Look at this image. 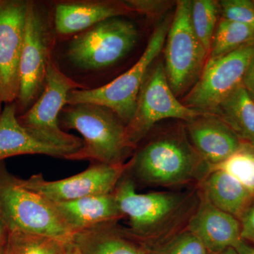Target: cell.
<instances>
[{"instance_id": "6da1fadb", "label": "cell", "mask_w": 254, "mask_h": 254, "mask_svg": "<svg viewBox=\"0 0 254 254\" xmlns=\"http://www.w3.org/2000/svg\"><path fill=\"white\" fill-rule=\"evenodd\" d=\"M210 168L188 136L173 133L156 137L143 145L128 162L127 172L133 181L143 185L170 187L204 178Z\"/></svg>"}, {"instance_id": "7a4b0ae2", "label": "cell", "mask_w": 254, "mask_h": 254, "mask_svg": "<svg viewBox=\"0 0 254 254\" xmlns=\"http://www.w3.org/2000/svg\"><path fill=\"white\" fill-rule=\"evenodd\" d=\"M62 112V121L68 129L83 136L79 150L66 160H91L110 165H125L134 147L127 135V126L113 111L91 103L66 105Z\"/></svg>"}, {"instance_id": "3957f363", "label": "cell", "mask_w": 254, "mask_h": 254, "mask_svg": "<svg viewBox=\"0 0 254 254\" xmlns=\"http://www.w3.org/2000/svg\"><path fill=\"white\" fill-rule=\"evenodd\" d=\"M171 19L165 18L150 36L141 58L131 68L104 86L70 91L67 105L91 103L109 108L127 126L136 110L138 95L152 64L163 49Z\"/></svg>"}, {"instance_id": "277c9868", "label": "cell", "mask_w": 254, "mask_h": 254, "mask_svg": "<svg viewBox=\"0 0 254 254\" xmlns=\"http://www.w3.org/2000/svg\"><path fill=\"white\" fill-rule=\"evenodd\" d=\"M17 177L0 162V213L9 232H22L69 242L72 234L53 205L41 195L24 188Z\"/></svg>"}, {"instance_id": "5b68a950", "label": "cell", "mask_w": 254, "mask_h": 254, "mask_svg": "<svg viewBox=\"0 0 254 254\" xmlns=\"http://www.w3.org/2000/svg\"><path fill=\"white\" fill-rule=\"evenodd\" d=\"M81 88H85L62 72L52 59L43 92L31 108L18 118V122L37 139L72 154L81 148L83 140L63 131L59 118L67 105L70 91Z\"/></svg>"}, {"instance_id": "8992f818", "label": "cell", "mask_w": 254, "mask_h": 254, "mask_svg": "<svg viewBox=\"0 0 254 254\" xmlns=\"http://www.w3.org/2000/svg\"><path fill=\"white\" fill-rule=\"evenodd\" d=\"M191 1L176 2L165 47V67L169 86L180 96L194 86L208 58L190 22Z\"/></svg>"}, {"instance_id": "52a82bcc", "label": "cell", "mask_w": 254, "mask_h": 254, "mask_svg": "<svg viewBox=\"0 0 254 254\" xmlns=\"http://www.w3.org/2000/svg\"><path fill=\"white\" fill-rule=\"evenodd\" d=\"M138 39L134 23L122 17L108 18L76 34L68 44L66 56L81 69H103L125 58Z\"/></svg>"}, {"instance_id": "ba28073f", "label": "cell", "mask_w": 254, "mask_h": 254, "mask_svg": "<svg viewBox=\"0 0 254 254\" xmlns=\"http://www.w3.org/2000/svg\"><path fill=\"white\" fill-rule=\"evenodd\" d=\"M125 175L113 190L114 195L123 217L128 219V230L142 240L168 226L187 203L188 195L180 192L138 193L135 182Z\"/></svg>"}, {"instance_id": "9c48e42d", "label": "cell", "mask_w": 254, "mask_h": 254, "mask_svg": "<svg viewBox=\"0 0 254 254\" xmlns=\"http://www.w3.org/2000/svg\"><path fill=\"white\" fill-rule=\"evenodd\" d=\"M254 60V41L218 58H208L184 105L209 114L232 92L243 84L247 70Z\"/></svg>"}, {"instance_id": "30bf717a", "label": "cell", "mask_w": 254, "mask_h": 254, "mask_svg": "<svg viewBox=\"0 0 254 254\" xmlns=\"http://www.w3.org/2000/svg\"><path fill=\"white\" fill-rule=\"evenodd\" d=\"M53 39L46 16L35 3L28 1L24 40L19 64L18 104L29 109L39 98L51 61Z\"/></svg>"}, {"instance_id": "8fae6325", "label": "cell", "mask_w": 254, "mask_h": 254, "mask_svg": "<svg viewBox=\"0 0 254 254\" xmlns=\"http://www.w3.org/2000/svg\"><path fill=\"white\" fill-rule=\"evenodd\" d=\"M202 114L177 99L169 86L164 64L159 63L150 70L142 86L134 115L127 126V135L135 148L161 120L177 119L190 123Z\"/></svg>"}, {"instance_id": "7c38bea8", "label": "cell", "mask_w": 254, "mask_h": 254, "mask_svg": "<svg viewBox=\"0 0 254 254\" xmlns=\"http://www.w3.org/2000/svg\"><path fill=\"white\" fill-rule=\"evenodd\" d=\"M127 167L128 163L110 165L93 163L85 171L57 181H47L42 174L32 175L26 180H18L21 186L48 201H70L111 193L126 173Z\"/></svg>"}, {"instance_id": "4fadbf2b", "label": "cell", "mask_w": 254, "mask_h": 254, "mask_svg": "<svg viewBox=\"0 0 254 254\" xmlns=\"http://www.w3.org/2000/svg\"><path fill=\"white\" fill-rule=\"evenodd\" d=\"M28 1H0V97L10 104L17 100L19 64L24 40Z\"/></svg>"}, {"instance_id": "5bb4252c", "label": "cell", "mask_w": 254, "mask_h": 254, "mask_svg": "<svg viewBox=\"0 0 254 254\" xmlns=\"http://www.w3.org/2000/svg\"><path fill=\"white\" fill-rule=\"evenodd\" d=\"M188 138L192 146L210 167L231 156L242 141L220 119L202 114L187 125Z\"/></svg>"}, {"instance_id": "9a60e30c", "label": "cell", "mask_w": 254, "mask_h": 254, "mask_svg": "<svg viewBox=\"0 0 254 254\" xmlns=\"http://www.w3.org/2000/svg\"><path fill=\"white\" fill-rule=\"evenodd\" d=\"M188 230L201 241L210 254L235 248L242 240L240 220L214 206L203 194L189 222Z\"/></svg>"}, {"instance_id": "2e32d148", "label": "cell", "mask_w": 254, "mask_h": 254, "mask_svg": "<svg viewBox=\"0 0 254 254\" xmlns=\"http://www.w3.org/2000/svg\"><path fill=\"white\" fill-rule=\"evenodd\" d=\"M72 235L105 224L118 222L123 214L113 191L65 202H50Z\"/></svg>"}, {"instance_id": "e0dca14e", "label": "cell", "mask_w": 254, "mask_h": 254, "mask_svg": "<svg viewBox=\"0 0 254 254\" xmlns=\"http://www.w3.org/2000/svg\"><path fill=\"white\" fill-rule=\"evenodd\" d=\"M131 12L125 1H63L55 6V31L60 36L78 34L108 18Z\"/></svg>"}, {"instance_id": "ac0fdd59", "label": "cell", "mask_w": 254, "mask_h": 254, "mask_svg": "<svg viewBox=\"0 0 254 254\" xmlns=\"http://www.w3.org/2000/svg\"><path fill=\"white\" fill-rule=\"evenodd\" d=\"M35 154L66 159L71 153L32 136L18 122L16 105L7 104L0 114V162L10 157Z\"/></svg>"}, {"instance_id": "d6986e66", "label": "cell", "mask_w": 254, "mask_h": 254, "mask_svg": "<svg viewBox=\"0 0 254 254\" xmlns=\"http://www.w3.org/2000/svg\"><path fill=\"white\" fill-rule=\"evenodd\" d=\"M138 237L118 222L73 234L69 242L78 254H147L136 243Z\"/></svg>"}, {"instance_id": "ffe728a7", "label": "cell", "mask_w": 254, "mask_h": 254, "mask_svg": "<svg viewBox=\"0 0 254 254\" xmlns=\"http://www.w3.org/2000/svg\"><path fill=\"white\" fill-rule=\"evenodd\" d=\"M202 190L211 204L239 220L254 198L253 190L219 170H210L202 180Z\"/></svg>"}, {"instance_id": "44dd1931", "label": "cell", "mask_w": 254, "mask_h": 254, "mask_svg": "<svg viewBox=\"0 0 254 254\" xmlns=\"http://www.w3.org/2000/svg\"><path fill=\"white\" fill-rule=\"evenodd\" d=\"M209 114L226 124L241 141L254 145V99L244 84Z\"/></svg>"}, {"instance_id": "7402d4cb", "label": "cell", "mask_w": 254, "mask_h": 254, "mask_svg": "<svg viewBox=\"0 0 254 254\" xmlns=\"http://www.w3.org/2000/svg\"><path fill=\"white\" fill-rule=\"evenodd\" d=\"M254 41L253 28L221 18L215 28L208 58L227 54Z\"/></svg>"}, {"instance_id": "603a6c76", "label": "cell", "mask_w": 254, "mask_h": 254, "mask_svg": "<svg viewBox=\"0 0 254 254\" xmlns=\"http://www.w3.org/2000/svg\"><path fill=\"white\" fill-rule=\"evenodd\" d=\"M219 14L218 1L213 0L191 1L190 22L192 27L208 55L218 24Z\"/></svg>"}, {"instance_id": "cb8c5ba5", "label": "cell", "mask_w": 254, "mask_h": 254, "mask_svg": "<svg viewBox=\"0 0 254 254\" xmlns=\"http://www.w3.org/2000/svg\"><path fill=\"white\" fill-rule=\"evenodd\" d=\"M210 170H222L254 191V145L242 141L231 156Z\"/></svg>"}, {"instance_id": "d4e9b609", "label": "cell", "mask_w": 254, "mask_h": 254, "mask_svg": "<svg viewBox=\"0 0 254 254\" xmlns=\"http://www.w3.org/2000/svg\"><path fill=\"white\" fill-rule=\"evenodd\" d=\"M66 243L41 235L22 232H9L6 243V253L61 254Z\"/></svg>"}, {"instance_id": "484cf974", "label": "cell", "mask_w": 254, "mask_h": 254, "mask_svg": "<svg viewBox=\"0 0 254 254\" xmlns=\"http://www.w3.org/2000/svg\"><path fill=\"white\" fill-rule=\"evenodd\" d=\"M222 18L242 23L254 30V2L250 0L218 1Z\"/></svg>"}, {"instance_id": "4316f807", "label": "cell", "mask_w": 254, "mask_h": 254, "mask_svg": "<svg viewBox=\"0 0 254 254\" xmlns=\"http://www.w3.org/2000/svg\"><path fill=\"white\" fill-rule=\"evenodd\" d=\"M201 241L187 230L175 237L164 254H208Z\"/></svg>"}, {"instance_id": "83f0119b", "label": "cell", "mask_w": 254, "mask_h": 254, "mask_svg": "<svg viewBox=\"0 0 254 254\" xmlns=\"http://www.w3.org/2000/svg\"><path fill=\"white\" fill-rule=\"evenodd\" d=\"M132 12L140 13L148 16H154L162 14L171 2L160 0H129L125 1Z\"/></svg>"}, {"instance_id": "f1b7e54d", "label": "cell", "mask_w": 254, "mask_h": 254, "mask_svg": "<svg viewBox=\"0 0 254 254\" xmlns=\"http://www.w3.org/2000/svg\"><path fill=\"white\" fill-rule=\"evenodd\" d=\"M241 238L254 243V198L240 218Z\"/></svg>"}, {"instance_id": "f546056e", "label": "cell", "mask_w": 254, "mask_h": 254, "mask_svg": "<svg viewBox=\"0 0 254 254\" xmlns=\"http://www.w3.org/2000/svg\"><path fill=\"white\" fill-rule=\"evenodd\" d=\"M243 84L254 99V60L246 73Z\"/></svg>"}, {"instance_id": "4dcf8cb0", "label": "cell", "mask_w": 254, "mask_h": 254, "mask_svg": "<svg viewBox=\"0 0 254 254\" xmlns=\"http://www.w3.org/2000/svg\"><path fill=\"white\" fill-rule=\"evenodd\" d=\"M238 254H254V247L242 240L235 247Z\"/></svg>"}, {"instance_id": "1f68e13d", "label": "cell", "mask_w": 254, "mask_h": 254, "mask_svg": "<svg viewBox=\"0 0 254 254\" xmlns=\"http://www.w3.org/2000/svg\"><path fill=\"white\" fill-rule=\"evenodd\" d=\"M9 231L5 223L4 219L0 213V242L6 240L9 235Z\"/></svg>"}, {"instance_id": "d6a6232c", "label": "cell", "mask_w": 254, "mask_h": 254, "mask_svg": "<svg viewBox=\"0 0 254 254\" xmlns=\"http://www.w3.org/2000/svg\"><path fill=\"white\" fill-rule=\"evenodd\" d=\"M61 254H78L76 251L74 250V248L72 247V245L70 244L68 242L65 245L64 249L63 252H62Z\"/></svg>"}, {"instance_id": "836d02e7", "label": "cell", "mask_w": 254, "mask_h": 254, "mask_svg": "<svg viewBox=\"0 0 254 254\" xmlns=\"http://www.w3.org/2000/svg\"><path fill=\"white\" fill-rule=\"evenodd\" d=\"M211 254H238L236 250L234 247H229L226 250L218 252V253H213Z\"/></svg>"}, {"instance_id": "e575fe53", "label": "cell", "mask_w": 254, "mask_h": 254, "mask_svg": "<svg viewBox=\"0 0 254 254\" xmlns=\"http://www.w3.org/2000/svg\"><path fill=\"white\" fill-rule=\"evenodd\" d=\"M6 243L7 240L0 242V254H6Z\"/></svg>"}, {"instance_id": "d590c367", "label": "cell", "mask_w": 254, "mask_h": 254, "mask_svg": "<svg viewBox=\"0 0 254 254\" xmlns=\"http://www.w3.org/2000/svg\"><path fill=\"white\" fill-rule=\"evenodd\" d=\"M1 97H0V103H1Z\"/></svg>"}, {"instance_id": "8d00e7d4", "label": "cell", "mask_w": 254, "mask_h": 254, "mask_svg": "<svg viewBox=\"0 0 254 254\" xmlns=\"http://www.w3.org/2000/svg\"><path fill=\"white\" fill-rule=\"evenodd\" d=\"M6 254H7V253H6Z\"/></svg>"}, {"instance_id": "74e56055", "label": "cell", "mask_w": 254, "mask_h": 254, "mask_svg": "<svg viewBox=\"0 0 254 254\" xmlns=\"http://www.w3.org/2000/svg\"></svg>"}, {"instance_id": "f35d334b", "label": "cell", "mask_w": 254, "mask_h": 254, "mask_svg": "<svg viewBox=\"0 0 254 254\" xmlns=\"http://www.w3.org/2000/svg\"></svg>"}]
</instances>
